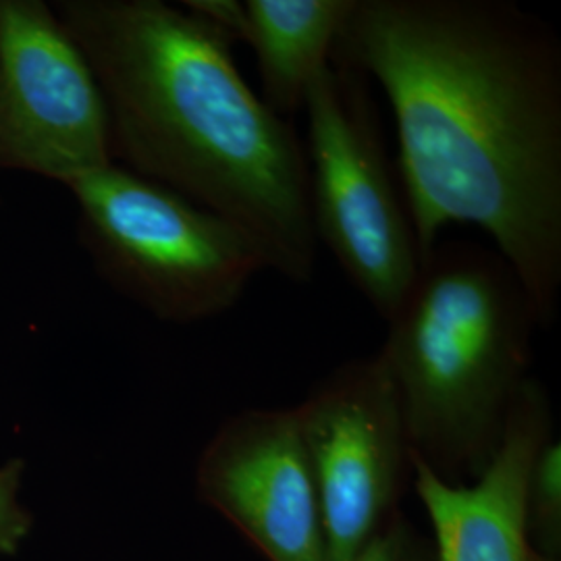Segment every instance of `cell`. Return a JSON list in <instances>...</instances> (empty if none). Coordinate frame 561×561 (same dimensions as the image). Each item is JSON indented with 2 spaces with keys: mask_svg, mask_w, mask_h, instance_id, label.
<instances>
[{
  "mask_svg": "<svg viewBox=\"0 0 561 561\" xmlns=\"http://www.w3.org/2000/svg\"><path fill=\"white\" fill-rule=\"evenodd\" d=\"M25 461L9 460L0 466V558H13L32 530L34 518L20 503Z\"/></svg>",
  "mask_w": 561,
  "mask_h": 561,
  "instance_id": "obj_12",
  "label": "cell"
},
{
  "mask_svg": "<svg viewBox=\"0 0 561 561\" xmlns=\"http://www.w3.org/2000/svg\"><path fill=\"white\" fill-rule=\"evenodd\" d=\"M301 108L314 236L387 322L421 271V250L360 73L329 65Z\"/></svg>",
  "mask_w": 561,
  "mask_h": 561,
  "instance_id": "obj_5",
  "label": "cell"
},
{
  "mask_svg": "<svg viewBox=\"0 0 561 561\" xmlns=\"http://www.w3.org/2000/svg\"><path fill=\"white\" fill-rule=\"evenodd\" d=\"M113 161L99 81L44 0H0V171L62 187Z\"/></svg>",
  "mask_w": 561,
  "mask_h": 561,
  "instance_id": "obj_7",
  "label": "cell"
},
{
  "mask_svg": "<svg viewBox=\"0 0 561 561\" xmlns=\"http://www.w3.org/2000/svg\"><path fill=\"white\" fill-rule=\"evenodd\" d=\"M526 535L533 551L561 561V443H542L526 486Z\"/></svg>",
  "mask_w": 561,
  "mask_h": 561,
  "instance_id": "obj_11",
  "label": "cell"
},
{
  "mask_svg": "<svg viewBox=\"0 0 561 561\" xmlns=\"http://www.w3.org/2000/svg\"><path fill=\"white\" fill-rule=\"evenodd\" d=\"M381 358L412 454L451 484L477 481L530 377L541 327L514 268L479 245H435L387 321Z\"/></svg>",
  "mask_w": 561,
  "mask_h": 561,
  "instance_id": "obj_3",
  "label": "cell"
},
{
  "mask_svg": "<svg viewBox=\"0 0 561 561\" xmlns=\"http://www.w3.org/2000/svg\"><path fill=\"white\" fill-rule=\"evenodd\" d=\"M377 81L424 261L447 225L489 233L541 327L561 294V42L507 0H354L333 57Z\"/></svg>",
  "mask_w": 561,
  "mask_h": 561,
  "instance_id": "obj_1",
  "label": "cell"
},
{
  "mask_svg": "<svg viewBox=\"0 0 561 561\" xmlns=\"http://www.w3.org/2000/svg\"><path fill=\"white\" fill-rule=\"evenodd\" d=\"M196 491L264 560L329 561L294 408H250L222 422L202 449Z\"/></svg>",
  "mask_w": 561,
  "mask_h": 561,
  "instance_id": "obj_8",
  "label": "cell"
},
{
  "mask_svg": "<svg viewBox=\"0 0 561 561\" xmlns=\"http://www.w3.org/2000/svg\"><path fill=\"white\" fill-rule=\"evenodd\" d=\"M352 561H435L433 542L401 512Z\"/></svg>",
  "mask_w": 561,
  "mask_h": 561,
  "instance_id": "obj_13",
  "label": "cell"
},
{
  "mask_svg": "<svg viewBox=\"0 0 561 561\" xmlns=\"http://www.w3.org/2000/svg\"><path fill=\"white\" fill-rule=\"evenodd\" d=\"M321 502L329 561H352L401 514L412 447L379 354L341 364L294 408Z\"/></svg>",
  "mask_w": 561,
  "mask_h": 561,
  "instance_id": "obj_6",
  "label": "cell"
},
{
  "mask_svg": "<svg viewBox=\"0 0 561 561\" xmlns=\"http://www.w3.org/2000/svg\"><path fill=\"white\" fill-rule=\"evenodd\" d=\"M50 4L99 81L113 161L238 227L266 268L312 279L306 150L241 78L231 41L162 0Z\"/></svg>",
  "mask_w": 561,
  "mask_h": 561,
  "instance_id": "obj_2",
  "label": "cell"
},
{
  "mask_svg": "<svg viewBox=\"0 0 561 561\" xmlns=\"http://www.w3.org/2000/svg\"><path fill=\"white\" fill-rule=\"evenodd\" d=\"M553 410L541 382L528 379L505 422L502 445L477 481L451 484L412 454V486L433 526L435 561H530L526 486Z\"/></svg>",
  "mask_w": 561,
  "mask_h": 561,
  "instance_id": "obj_9",
  "label": "cell"
},
{
  "mask_svg": "<svg viewBox=\"0 0 561 561\" xmlns=\"http://www.w3.org/2000/svg\"><path fill=\"white\" fill-rule=\"evenodd\" d=\"M183 7L196 18L206 21L215 30H219L229 41H238L243 36L245 13L243 2L238 0H185Z\"/></svg>",
  "mask_w": 561,
  "mask_h": 561,
  "instance_id": "obj_14",
  "label": "cell"
},
{
  "mask_svg": "<svg viewBox=\"0 0 561 561\" xmlns=\"http://www.w3.org/2000/svg\"><path fill=\"white\" fill-rule=\"evenodd\" d=\"M65 187L99 277L159 321L221 317L266 271L261 250L238 227L117 162Z\"/></svg>",
  "mask_w": 561,
  "mask_h": 561,
  "instance_id": "obj_4",
  "label": "cell"
},
{
  "mask_svg": "<svg viewBox=\"0 0 561 561\" xmlns=\"http://www.w3.org/2000/svg\"><path fill=\"white\" fill-rule=\"evenodd\" d=\"M354 0H245L241 41L256 55L262 102L285 119L331 65Z\"/></svg>",
  "mask_w": 561,
  "mask_h": 561,
  "instance_id": "obj_10",
  "label": "cell"
},
{
  "mask_svg": "<svg viewBox=\"0 0 561 561\" xmlns=\"http://www.w3.org/2000/svg\"><path fill=\"white\" fill-rule=\"evenodd\" d=\"M530 561H560V560H551V558H545L541 553H537V551H533L530 549Z\"/></svg>",
  "mask_w": 561,
  "mask_h": 561,
  "instance_id": "obj_15",
  "label": "cell"
}]
</instances>
